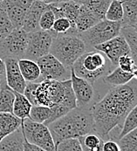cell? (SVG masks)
I'll return each instance as SVG.
<instances>
[{
  "mask_svg": "<svg viewBox=\"0 0 137 151\" xmlns=\"http://www.w3.org/2000/svg\"><path fill=\"white\" fill-rule=\"evenodd\" d=\"M0 82H5V65L4 60L0 58Z\"/></svg>",
  "mask_w": 137,
  "mask_h": 151,
  "instance_id": "74e56055",
  "label": "cell"
},
{
  "mask_svg": "<svg viewBox=\"0 0 137 151\" xmlns=\"http://www.w3.org/2000/svg\"><path fill=\"white\" fill-rule=\"evenodd\" d=\"M55 16L52 12V11L47 6V9L43 12L40 20H39V28L43 31H51L52 28V25L55 21Z\"/></svg>",
  "mask_w": 137,
  "mask_h": 151,
  "instance_id": "836d02e7",
  "label": "cell"
},
{
  "mask_svg": "<svg viewBox=\"0 0 137 151\" xmlns=\"http://www.w3.org/2000/svg\"><path fill=\"white\" fill-rule=\"evenodd\" d=\"M72 1H73V2H75V3H77L79 4H83L87 0H72Z\"/></svg>",
  "mask_w": 137,
  "mask_h": 151,
  "instance_id": "60d3db41",
  "label": "cell"
},
{
  "mask_svg": "<svg viewBox=\"0 0 137 151\" xmlns=\"http://www.w3.org/2000/svg\"><path fill=\"white\" fill-rule=\"evenodd\" d=\"M123 9L122 27H134L137 24V0H121Z\"/></svg>",
  "mask_w": 137,
  "mask_h": 151,
  "instance_id": "44dd1931",
  "label": "cell"
},
{
  "mask_svg": "<svg viewBox=\"0 0 137 151\" xmlns=\"http://www.w3.org/2000/svg\"><path fill=\"white\" fill-rule=\"evenodd\" d=\"M112 0H87L83 4L87 6L92 12L100 19H105L106 12Z\"/></svg>",
  "mask_w": 137,
  "mask_h": 151,
  "instance_id": "484cf974",
  "label": "cell"
},
{
  "mask_svg": "<svg viewBox=\"0 0 137 151\" xmlns=\"http://www.w3.org/2000/svg\"><path fill=\"white\" fill-rule=\"evenodd\" d=\"M121 34L123 36L128 45L130 56L134 60L135 66L137 67V32L134 27H121Z\"/></svg>",
  "mask_w": 137,
  "mask_h": 151,
  "instance_id": "d4e9b609",
  "label": "cell"
},
{
  "mask_svg": "<svg viewBox=\"0 0 137 151\" xmlns=\"http://www.w3.org/2000/svg\"><path fill=\"white\" fill-rule=\"evenodd\" d=\"M18 62L21 74L26 82L39 83L42 81L40 69L36 61L27 59H21L19 60Z\"/></svg>",
  "mask_w": 137,
  "mask_h": 151,
  "instance_id": "e0dca14e",
  "label": "cell"
},
{
  "mask_svg": "<svg viewBox=\"0 0 137 151\" xmlns=\"http://www.w3.org/2000/svg\"><path fill=\"white\" fill-rule=\"evenodd\" d=\"M87 52L83 40L75 34H60L54 36L50 52L63 65L72 68L74 62Z\"/></svg>",
  "mask_w": 137,
  "mask_h": 151,
  "instance_id": "5b68a950",
  "label": "cell"
},
{
  "mask_svg": "<svg viewBox=\"0 0 137 151\" xmlns=\"http://www.w3.org/2000/svg\"><path fill=\"white\" fill-rule=\"evenodd\" d=\"M34 106L53 108L61 105L70 110L77 108L71 80L58 81L43 80L38 83L34 92Z\"/></svg>",
  "mask_w": 137,
  "mask_h": 151,
  "instance_id": "3957f363",
  "label": "cell"
},
{
  "mask_svg": "<svg viewBox=\"0 0 137 151\" xmlns=\"http://www.w3.org/2000/svg\"><path fill=\"white\" fill-rule=\"evenodd\" d=\"M123 18V9L121 0H112L105 15V19L111 22H121Z\"/></svg>",
  "mask_w": 137,
  "mask_h": 151,
  "instance_id": "f546056e",
  "label": "cell"
},
{
  "mask_svg": "<svg viewBox=\"0 0 137 151\" xmlns=\"http://www.w3.org/2000/svg\"><path fill=\"white\" fill-rule=\"evenodd\" d=\"M14 99V91L6 85V82L2 83L0 89V113L12 114Z\"/></svg>",
  "mask_w": 137,
  "mask_h": 151,
  "instance_id": "cb8c5ba5",
  "label": "cell"
},
{
  "mask_svg": "<svg viewBox=\"0 0 137 151\" xmlns=\"http://www.w3.org/2000/svg\"><path fill=\"white\" fill-rule=\"evenodd\" d=\"M24 151H46L38 146L29 143L24 137Z\"/></svg>",
  "mask_w": 137,
  "mask_h": 151,
  "instance_id": "8d00e7d4",
  "label": "cell"
},
{
  "mask_svg": "<svg viewBox=\"0 0 137 151\" xmlns=\"http://www.w3.org/2000/svg\"><path fill=\"white\" fill-rule=\"evenodd\" d=\"M1 84H2V83L0 82V89H1Z\"/></svg>",
  "mask_w": 137,
  "mask_h": 151,
  "instance_id": "ee69618b",
  "label": "cell"
},
{
  "mask_svg": "<svg viewBox=\"0 0 137 151\" xmlns=\"http://www.w3.org/2000/svg\"><path fill=\"white\" fill-rule=\"evenodd\" d=\"M56 151H83L79 139H67L56 145Z\"/></svg>",
  "mask_w": 137,
  "mask_h": 151,
  "instance_id": "d6a6232c",
  "label": "cell"
},
{
  "mask_svg": "<svg viewBox=\"0 0 137 151\" xmlns=\"http://www.w3.org/2000/svg\"><path fill=\"white\" fill-rule=\"evenodd\" d=\"M52 108L45 106H32L28 118L34 122L45 124L52 116Z\"/></svg>",
  "mask_w": 137,
  "mask_h": 151,
  "instance_id": "4316f807",
  "label": "cell"
},
{
  "mask_svg": "<svg viewBox=\"0 0 137 151\" xmlns=\"http://www.w3.org/2000/svg\"><path fill=\"white\" fill-rule=\"evenodd\" d=\"M134 28H135V30L136 31V32H137V24L136 25V26H134Z\"/></svg>",
  "mask_w": 137,
  "mask_h": 151,
  "instance_id": "b9f144b4",
  "label": "cell"
},
{
  "mask_svg": "<svg viewBox=\"0 0 137 151\" xmlns=\"http://www.w3.org/2000/svg\"><path fill=\"white\" fill-rule=\"evenodd\" d=\"M3 1H4V0H0V3H2Z\"/></svg>",
  "mask_w": 137,
  "mask_h": 151,
  "instance_id": "7bdbcfd3",
  "label": "cell"
},
{
  "mask_svg": "<svg viewBox=\"0 0 137 151\" xmlns=\"http://www.w3.org/2000/svg\"><path fill=\"white\" fill-rule=\"evenodd\" d=\"M133 73L122 71L120 67L116 66L108 74L104 76L103 81L110 86H123L128 83L133 79Z\"/></svg>",
  "mask_w": 137,
  "mask_h": 151,
  "instance_id": "7402d4cb",
  "label": "cell"
},
{
  "mask_svg": "<svg viewBox=\"0 0 137 151\" xmlns=\"http://www.w3.org/2000/svg\"><path fill=\"white\" fill-rule=\"evenodd\" d=\"M121 151H137V128L117 140Z\"/></svg>",
  "mask_w": 137,
  "mask_h": 151,
  "instance_id": "83f0119b",
  "label": "cell"
},
{
  "mask_svg": "<svg viewBox=\"0 0 137 151\" xmlns=\"http://www.w3.org/2000/svg\"><path fill=\"white\" fill-rule=\"evenodd\" d=\"M132 73H133V77H134V79L137 80V67H135V68H134V70H133Z\"/></svg>",
  "mask_w": 137,
  "mask_h": 151,
  "instance_id": "ab89813d",
  "label": "cell"
},
{
  "mask_svg": "<svg viewBox=\"0 0 137 151\" xmlns=\"http://www.w3.org/2000/svg\"><path fill=\"white\" fill-rule=\"evenodd\" d=\"M103 151H121L120 146L118 144L117 141H114V139H110L108 141H105L103 142L102 146Z\"/></svg>",
  "mask_w": 137,
  "mask_h": 151,
  "instance_id": "d590c367",
  "label": "cell"
},
{
  "mask_svg": "<svg viewBox=\"0 0 137 151\" xmlns=\"http://www.w3.org/2000/svg\"><path fill=\"white\" fill-rule=\"evenodd\" d=\"M71 82L76 100V106L79 108H90L94 103L95 90L93 85L88 81L75 75L71 68Z\"/></svg>",
  "mask_w": 137,
  "mask_h": 151,
  "instance_id": "8fae6325",
  "label": "cell"
},
{
  "mask_svg": "<svg viewBox=\"0 0 137 151\" xmlns=\"http://www.w3.org/2000/svg\"><path fill=\"white\" fill-rule=\"evenodd\" d=\"M47 127L55 146L67 139H79L86 134L95 133L90 108H74Z\"/></svg>",
  "mask_w": 137,
  "mask_h": 151,
  "instance_id": "7a4b0ae2",
  "label": "cell"
},
{
  "mask_svg": "<svg viewBox=\"0 0 137 151\" xmlns=\"http://www.w3.org/2000/svg\"><path fill=\"white\" fill-rule=\"evenodd\" d=\"M100 21L101 20H100L87 6L81 4L78 17L74 24L78 33H81L89 30Z\"/></svg>",
  "mask_w": 137,
  "mask_h": 151,
  "instance_id": "ac0fdd59",
  "label": "cell"
},
{
  "mask_svg": "<svg viewBox=\"0 0 137 151\" xmlns=\"http://www.w3.org/2000/svg\"><path fill=\"white\" fill-rule=\"evenodd\" d=\"M53 40V34L51 31L39 30L28 33V42L24 59L37 61L39 58L50 52Z\"/></svg>",
  "mask_w": 137,
  "mask_h": 151,
  "instance_id": "9c48e42d",
  "label": "cell"
},
{
  "mask_svg": "<svg viewBox=\"0 0 137 151\" xmlns=\"http://www.w3.org/2000/svg\"><path fill=\"white\" fill-rule=\"evenodd\" d=\"M33 0H4L1 4L13 28H21L24 18Z\"/></svg>",
  "mask_w": 137,
  "mask_h": 151,
  "instance_id": "4fadbf2b",
  "label": "cell"
},
{
  "mask_svg": "<svg viewBox=\"0 0 137 151\" xmlns=\"http://www.w3.org/2000/svg\"><path fill=\"white\" fill-rule=\"evenodd\" d=\"M47 6L48 4H46L39 0L32 1V4L26 12L21 26L25 32L31 33L40 30L39 20L43 12L47 9Z\"/></svg>",
  "mask_w": 137,
  "mask_h": 151,
  "instance_id": "9a60e30c",
  "label": "cell"
},
{
  "mask_svg": "<svg viewBox=\"0 0 137 151\" xmlns=\"http://www.w3.org/2000/svg\"><path fill=\"white\" fill-rule=\"evenodd\" d=\"M136 104L137 80L133 78L123 86H113L90 108L95 134L104 142L112 139L111 132L116 128L121 129L128 114Z\"/></svg>",
  "mask_w": 137,
  "mask_h": 151,
  "instance_id": "6da1fadb",
  "label": "cell"
},
{
  "mask_svg": "<svg viewBox=\"0 0 137 151\" xmlns=\"http://www.w3.org/2000/svg\"><path fill=\"white\" fill-rule=\"evenodd\" d=\"M137 128V104L130 110V112L128 114L122 128L120 131V134L118 135V137L116 138V140L121 138L122 136H124L125 134H127L128 133L131 132L132 130L136 129Z\"/></svg>",
  "mask_w": 137,
  "mask_h": 151,
  "instance_id": "f1b7e54d",
  "label": "cell"
},
{
  "mask_svg": "<svg viewBox=\"0 0 137 151\" xmlns=\"http://www.w3.org/2000/svg\"><path fill=\"white\" fill-rule=\"evenodd\" d=\"M18 61V60L11 58L4 60L5 65V82L14 92L23 93L27 82L21 74Z\"/></svg>",
  "mask_w": 137,
  "mask_h": 151,
  "instance_id": "5bb4252c",
  "label": "cell"
},
{
  "mask_svg": "<svg viewBox=\"0 0 137 151\" xmlns=\"http://www.w3.org/2000/svg\"><path fill=\"white\" fill-rule=\"evenodd\" d=\"M21 129L24 139L29 143L46 151H56L52 135L45 124L34 122L26 118L22 120Z\"/></svg>",
  "mask_w": 137,
  "mask_h": 151,
  "instance_id": "52a82bcc",
  "label": "cell"
},
{
  "mask_svg": "<svg viewBox=\"0 0 137 151\" xmlns=\"http://www.w3.org/2000/svg\"><path fill=\"white\" fill-rule=\"evenodd\" d=\"M41 73V79L64 81L70 80L71 68L63 65L51 53L39 58L37 61Z\"/></svg>",
  "mask_w": 137,
  "mask_h": 151,
  "instance_id": "30bf717a",
  "label": "cell"
},
{
  "mask_svg": "<svg viewBox=\"0 0 137 151\" xmlns=\"http://www.w3.org/2000/svg\"><path fill=\"white\" fill-rule=\"evenodd\" d=\"M94 50L101 52L111 64L116 67L118 60L121 56L130 55V50L128 45L121 34L114 37V39L94 46Z\"/></svg>",
  "mask_w": 137,
  "mask_h": 151,
  "instance_id": "7c38bea8",
  "label": "cell"
},
{
  "mask_svg": "<svg viewBox=\"0 0 137 151\" xmlns=\"http://www.w3.org/2000/svg\"><path fill=\"white\" fill-rule=\"evenodd\" d=\"M121 22H111L103 19L89 30L79 33L78 36L87 46V51L93 50L94 46L105 43L121 34Z\"/></svg>",
  "mask_w": 137,
  "mask_h": 151,
  "instance_id": "8992f818",
  "label": "cell"
},
{
  "mask_svg": "<svg viewBox=\"0 0 137 151\" xmlns=\"http://www.w3.org/2000/svg\"><path fill=\"white\" fill-rule=\"evenodd\" d=\"M28 42V33L22 28H14L6 37L0 40V58L21 60L24 57Z\"/></svg>",
  "mask_w": 137,
  "mask_h": 151,
  "instance_id": "ba28073f",
  "label": "cell"
},
{
  "mask_svg": "<svg viewBox=\"0 0 137 151\" xmlns=\"http://www.w3.org/2000/svg\"><path fill=\"white\" fill-rule=\"evenodd\" d=\"M13 29L4 8L0 3V40L6 37Z\"/></svg>",
  "mask_w": 137,
  "mask_h": 151,
  "instance_id": "1f68e13d",
  "label": "cell"
},
{
  "mask_svg": "<svg viewBox=\"0 0 137 151\" xmlns=\"http://www.w3.org/2000/svg\"><path fill=\"white\" fill-rule=\"evenodd\" d=\"M80 5L81 4H79L72 0L48 4L49 8L52 11L55 19L66 18L73 24H75L74 23L78 17Z\"/></svg>",
  "mask_w": 137,
  "mask_h": 151,
  "instance_id": "2e32d148",
  "label": "cell"
},
{
  "mask_svg": "<svg viewBox=\"0 0 137 151\" xmlns=\"http://www.w3.org/2000/svg\"><path fill=\"white\" fill-rule=\"evenodd\" d=\"M118 67H120L122 71L132 73L134 68L136 67L134 64V60H132L130 55H124L121 56L118 60Z\"/></svg>",
  "mask_w": 137,
  "mask_h": 151,
  "instance_id": "e575fe53",
  "label": "cell"
},
{
  "mask_svg": "<svg viewBox=\"0 0 137 151\" xmlns=\"http://www.w3.org/2000/svg\"><path fill=\"white\" fill-rule=\"evenodd\" d=\"M14 95H15V99H14V103H13L12 114L16 117L19 118L20 120L28 118L32 105L26 99V97L23 93L14 92Z\"/></svg>",
  "mask_w": 137,
  "mask_h": 151,
  "instance_id": "603a6c76",
  "label": "cell"
},
{
  "mask_svg": "<svg viewBox=\"0 0 137 151\" xmlns=\"http://www.w3.org/2000/svg\"><path fill=\"white\" fill-rule=\"evenodd\" d=\"M79 141L81 144L82 149H87V150L96 149L101 146L104 142V141L95 133H91L84 136H81L79 138Z\"/></svg>",
  "mask_w": 137,
  "mask_h": 151,
  "instance_id": "4dcf8cb0",
  "label": "cell"
},
{
  "mask_svg": "<svg viewBox=\"0 0 137 151\" xmlns=\"http://www.w3.org/2000/svg\"><path fill=\"white\" fill-rule=\"evenodd\" d=\"M112 67L114 66L101 52L93 49L83 53L74 62L72 69L76 76L94 85L96 81L108 74Z\"/></svg>",
  "mask_w": 137,
  "mask_h": 151,
  "instance_id": "277c9868",
  "label": "cell"
},
{
  "mask_svg": "<svg viewBox=\"0 0 137 151\" xmlns=\"http://www.w3.org/2000/svg\"><path fill=\"white\" fill-rule=\"evenodd\" d=\"M0 151H24V135L21 127L0 141Z\"/></svg>",
  "mask_w": 137,
  "mask_h": 151,
  "instance_id": "ffe728a7",
  "label": "cell"
},
{
  "mask_svg": "<svg viewBox=\"0 0 137 151\" xmlns=\"http://www.w3.org/2000/svg\"><path fill=\"white\" fill-rule=\"evenodd\" d=\"M43 3H45L46 4H55V3H61V2H65V1H68V0H39Z\"/></svg>",
  "mask_w": 137,
  "mask_h": 151,
  "instance_id": "f35d334b",
  "label": "cell"
},
{
  "mask_svg": "<svg viewBox=\"0 0 137 151\" xmlns=\"http://www.w3.org/2000/svg\"><path fill=\"white\" fill-rule=\"evenodd\" d=\"M22 120L11 113H0V141L21 127Z\"/></svg>",
  "mask_w": 137,
  "mask_h": 151,
  "instance_id": "d6986e66",
  "label": "cell"
}]
</instances>
